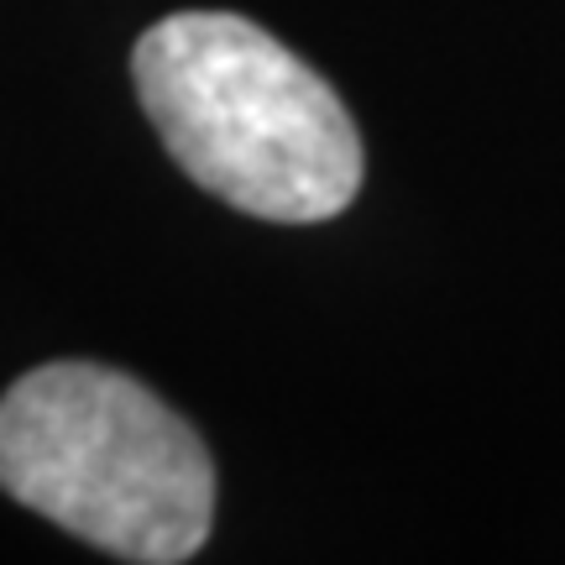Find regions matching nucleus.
<instances>
[{"mask_svg":"<svg viewBox=\"0 0 565 565\" xmlns=\"http://www.w3.org/2000/svg\"><path fill=\"white\" fill-rule=\"evenodd\" d=\"M0 487L137 565L200 555L215 519V461L189 419L95 362H53L11 383L0 398Z\"/></svg>","mask_w":565,"mask_h":565,"instance_id":"f03ea898","label":"nucleus"},{"mask_svg":"<svg viewBox=\"0 0 565 565\" xmlns=\"http://www.w3.org/2000/svg\"><path fill=\"white\" fill-rule=\"evenodd\" d=\"M141 110L189 179L257 221L309 225L362 189V137L341 95L236 11H179L131 53Z\"/></svg>","mask_w":565,"mask_h":565,"instance_id":"f257e3e1","label":"nucleus"}]
</instances>
